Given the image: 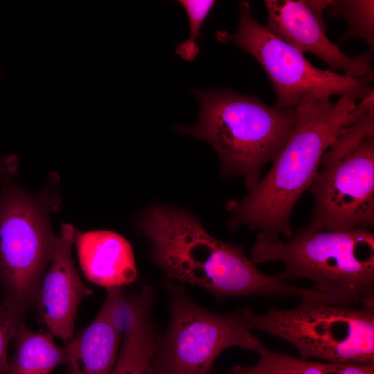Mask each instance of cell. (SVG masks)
Here are the masks:
<instances>
[{
  "label": "cell",
  "mask_w": 374,
  "mask_h": 374,
  "mask_svg": "<svg viewBox=\"0 0 374 374\" xmlns=\"http://www.w3.org/2000/svg\"><path fill=\"white\" fill-rule=\"evenodd\" d=\"M356 100L345 95L336 103L328 98L295 107L294 128L269 171L244 197L226 204L231 230L247 226L269 239L292 237V209L340 129L359 118L353 112Z\"/></svg>",
  "instance_id": "1"
},
{
  "label": "cell",
  "mask_w": 374,
  "mask_h": 374,
  "mask_svg": "<svg viewBox=\"0 0 374 374\" xmlns=\"http://www.w3.org/2000/svg\"><path fill=\"white\" fill-rule=\"evenodd\" d=\"M150 255L169 278L199 286L217 298L300 297L303 289L262 272L242 249L217 240L192 215L153 206L139 220Z\"/></svg>",
  "instance_id": "2"
},
{
  "label": "cell",
  "mask_w": 374,
  "mask_h": 374,
  "mask_svg": "<svg viewBox=\"0 0 374 374\" xmlns=\"http://www.w3.org/2000/svg\"><path fill=\"white\" fill-rule=\"evenodd\" d=\"M250 253L256 265L281 262L283 269L276 275L280 280L306 279L339 304L374 308V233L370 229L305 227L286 242L257 235Z\"/></svg>",
  "instance_id": "3"
},
{
  "label": "cell",
  "mask_w": 374,
  "mask_h": 374,
  "mask_svg": "<svg viewBox=\"0 0 374 374\" xmlns=\"http://www.w3.org/2000/svg\"><path fill=\"white\" fill-rule=\"evenodd\" d=\"M192 92L199 102L197 123L177 125L178 131L208 143L226 177L241 176L249 191L260 181L264 166L274 161L295 124V107L266 105L258 97L229 89Z\"/></svg>",
  "instance_id": "4"
},
{
  "label": "cell",
  "mask_w": 374,
  "mask_h": 374,
  "mask_svg": "<svg viewBox=\"0 0 374 374\" xmlns=\"http://www.w3.org/2000/svg\"><path fill=\"white\" fill-rule=\"evenodd\" d=\"M0 178V281L5 303L23 317L35 305L57 238L51 214L60 206L59 181L48 177L43 188L30 192L15 179Z\"/></svg>",
  "instance_id": "5"
},
{
  "label": "cell",
  "mask_w": 374,
  "mask_h": 374,
  "mask_svg": "<svg viewBox=\"0 0 374 374\" xmlns=\"http://www.w3.org/2000/svg\"><path fill=\"white\" fill-rule=\"evenodd\" d=\"M169 321L157 337L150 368L154 374H209L225 350L254 353L263 346L252 332L250 308L219 313L195 303L181 284L168 283Z\"/></svg>",
  "instance_id": "6"
},
{
  "label": "cell",
  "mask_w": 374,
  "mask_h": 374,
  "mask_svg": "<svg viewBox=\"0 0 374 374\" xmlns=\"http://www.w3.org/2000/svg\"><path fill=\"white\" fill-rule=\"evenodd\" d=\"M253 329L293 345L301 359L339 364L374 363V308L302 299L292 309L251 308Z\"/></svg>",
  "instance_id": "7"
},
{
  "label": "cell",
  "mask_w": 374,
  "mask_h": 374,
  "mask_svg": "<svg viewBox=\"0 0 374 374\" xmlns=\"http://www.w3.org/2000/svg\"><path fill=\"white\" fill-rule=\"evenodd\" d=\"M216 39L236 44L257 60L269 78L276 96L274 106L278 108L295 107L333 95H348L361 101L373 90L368 79L313 66L295 47L255 19L246 1L239 3L237 31H217Z\"/></svg>",
  "instance_id": "8"
},
{
  "label": "cell",
  "mask_w": 374,
  "mask_h": 374,
  "mask_svg": "<svg viewBox=\"0 0 374 374\" xmlns=\"http://www.w3.org/2000/svg\"><path fill=\"white\" fill-rule=\"evenodd\" d=\"M312 231H348L374 226V135L342 158L322 166L309 188Z\"/></svg>",
  "instance_id": "9"
},
{
  "label": "cell",
  "mask_w": 374,
  "mask_h": 374,
  "mask_svg": "<svg viewBox=\"0 0 374 374\" xmlns=\"http://www.w3.org/2000/svg\"><path fill=\"white\" fill-rule=\"evenodd\" d=\"M78 231L62 224L51 262L42 280L35 306L39 321L67 344L74 337L80 301L91 294L74 265L72 247Z\"/></svg>",
  "instance_id": "10"
},
{
  "label": "cell",
  "mask_w": 374,
  "mask_h": 374,
  "mask_svg": "<svg viewBox=\"0 0 374 374\" xmlns=\"http://www.w3.org/2000/svg\"><path fill=\"white\" fill-rule=\"evenodd\" d=\"M265 27L301 53L309 52L332 70H342L353 78L373 80L371 60L373 52L349 57L325 34L324 24L312 12L305 1L266 0Z\"/></svg>",
  "instance_id": "11"
},
{
  "label": "cell",
  "mask_w": 374,
  "mask_h": 374,
  "mask_svg": "<svg viewBox=\"0 0 374 374\" xmlns=\"http://www.w3.org/2000/svg\"><path fill=\"white\" fill-rule=\"evenodd\" d=\"M124 302L121 287L107 289L92 321L66 344V374H111L118 354Z\"/></svg>",
  "instance_id": "12"
},
{
  "label": "cell",
  "mask_w": 374,
  "mask_h": 374,
  "mask_svg": "<svg viewBox=\"0 0 374 374\" xmlns=\"http://www.w3.org/2000/svg\"><path fill=\"white\" fill-rule=\"evenodd\" d=\"M75 244L80 267L90 282L109 289L136 279L133 250L122 235L106 230L78 232Z\"/></svg>",
  "instance_id": "13"
},
{
  "label": "cell",
  "mask_w": 374,
  "mask_h": 374,
  "mask_svg": "<svg viewBox=\"0 0 374 374\" xmlns=\"http://www.w3.org/2000/svg\"><path fill=\"white\" fill-rule=\"evenodd\" d=\"M152 302L147 296L130 302L121 347L111 374H143L149 367L157 339L150 314Z\"/></svg>",
  "instance_id": "14"
},
{
  "label": "cell",
  "mask_w": 374,
  "mask_h": 374,
  "mask_svg": "<svg viewBox=\"0 0 374 374\" xmlns=\"http://www.w3.org/2000/svg\"><path fill=\"white\" fill-rule=\"evenodd\" d=\"M50 332H36L20 327L15 339V352L6 374H50L66 362L65 348L60 347Z\"/></svg>",
  "instance_id": "15"
},
{
  "label": "cell",
  "mask_w": 374,
  "mask_h": 374,
  "mask_svg": "<svg viewBox=\"0 0 374 374\" xmlns=\"http://www.w3.org/2000/svg\"><path fill=\"white\" fill-rule=\"evenodd\" d=\"M258 362L250 366L253 374H374V363L339 364L296 358L264 346Z\"/></svg>",
  "instance_id": "16"
},
{
  "label": "cell",
  "mask_w": 374,
  "mask_h": 374,
  "mask_svg": "<svg viewBox=\"0 0 374 374\" xmlns=\"http://www.w3.org/2000/svg\"><path fill=\"white\" fill-rule=\"evenodd\" d=\"M374 1L372 0L330 1L327 8L329 17H340L347 21L348 28L339 42L359 37L374 46Z\"/></svg>",
  "instance_id": "17"
},
{
  "label": "cell",
  "mask_w": 374,
  "mask_h": 374,
  "mask_svg": "<svg viewBox=\"0 0 374 374\" xmlns=\"http://www.w3.org/2000/svg\"><path fill=\"white\" fill-rule=\"evenodd\" d=\"M374 135V111L364 114L339 131L321 159L320 166L337 161L352 151L363 139Z\"/></svg>",
  "instance_id": "18"
},
{
  "label": "cell",
  "mask_w": 374,
  "mask_h": 374,
  "mask_svg": "<svg viewBox=\"0 0 374 374\" xmlns=\"http://www.w3.org/2000/svg\"><path fill=\"white\" fill-rule=\"evenodd\" d=\"M177 2L184 7L187 14L190 23V35L186 40L177 45L175 52L184 60L192 62L200 51L197 40L202 37V25L216 1L180 0Z\"/></svg>",
  "instance_id": "19"
},
{
  "label": "cell",
  "mask_w": 374,
  "mask_h": 374,
  "mask_svg": "<svg viewBox=\"0 0 374 374\" xmlns=\"http://www.w3.org/2000/svg\"><path fill=\"white\" fill-rule=\"evenodd\" d=\"M22 324V317L5 302L0 303V374H6L9 363L8 346L16 337Z\"/></svg>",
  "instance_id": "20"
},
{
  "label": "cell",
  "mask_w": 374,
  "mask_h": 374,
  "mask_svg": "<svg viewBox=\"0 0 374 374\" xmlns=\"http://www.w3.org/2000/svg\"><path fill=\"white\" fill-rule=\"evenodd\" d=\"M18 160L13 154L0 157V178L17 172Z\"/></svg>",
  "instance_id": "21"
},
{
  "label": "cell",
  "mask_w": 374,
  "mask_h": 374,
  "mask_svg": "<svg viewBox=\"0 0 374 374\" xmlns=\"http://www.w3.org/2000/svg\"><path fill=\"white\" fill-rule=\"evenodd\" d=\"M305 2L318 20L323 24L322 14L328 7L330 1H305Z\"/></svg>",
  "instance_id": "22"
},
{
  "label": "cell",
  "mask_w": 374,
  "mask_h": 374,
  "mask_svg": "<svg viewBox=\"0 0 374 374\" xmlns=\"http://www.w3.org/2000/svg\"><path fill=\"white\" fill-rule=\"evenodd\" d=\"M228 374H253L250 366L235 367L230 373Z\"/></svg>",
  "instance_id": "23"
},
{
  "label": "cell",
  "mask_w": 374,
  "mask_h": 374,
  "mask_svg": "<svg viewBox=\"0 0 374 374\" xmlns=\"http://www.w3.org/2000/svg\"><path fill=\"white\" fill-rule=\"evenodd\" d=\"M143 374H154V373L151 371L150 367H148Z\"/></svg>",
  "instance_id": "24"
},
{
  "label": "cell",
  "mask_w": 374,
  "mask_h": 374,
  "mask_svg": "<svg viewBox=\"0 0 374 374\" xmlns=\"http://www.w3.org/2000/svg\"><path fill=\"white\" fill-rule=\"evenodd\" d=\"M2 79V72H1V70L0 69V81Z\"/></svg>",
  "instance_id": "25"
}]
</instances>
